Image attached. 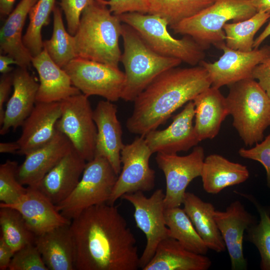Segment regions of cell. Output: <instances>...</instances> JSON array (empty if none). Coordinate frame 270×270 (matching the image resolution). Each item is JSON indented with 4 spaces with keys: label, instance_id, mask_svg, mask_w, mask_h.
Instances as JSON below:
<instances>
[{
    "label": "cell",
    "instance_id": "6da1fadb",
    "mask_svg": "<svg viewBox=\"0 0 270 270\" xmlns=\"http://www.w3.org/2000/svg\"><path fill=\"white\" fill-rule=\"evenodd\" d=\"M76 270H136V238L116 207L102 204L71 220Z\"/></svg>",
    "mask_w": 270,
    "mask_h": 270
},
{
    "label": "cell",
    "instance_id": "7a4b0ae2",
    "mask_svg": "<svg viewBox=\"0 0 270 270\" xmlns=\"http://www.w3.org/2000/svg\"><path fill=\"white\" fill-rule=\"evenodd\" d=\"M210 86L208 72L200 64L166 70L134 100L132 114L126 122L128 130L144 136Z\"/></svg>",
    "mask_w": 270,
    "mask_h": 270
},
{
    "label": "cell",
    "instance_id": "3957f363",
    "mask_svg": "<svg viewBox=\"0 0 270 270\" xmlns=\"http://www.w3.org/2000/svg\"><path fill=\"white\" fill-rule=\"evenodd\" d=\"M122 24L104 0H94L82 12L74 36L76 58L118 67Z\"/></svg>",
    "mask_w": 270,
    "mask_h": 270
},
{
    "label": "cell",
    "instance_id": "277c9868",
    "mask_svg": "<svg viewBox=\"0 0 270 270\" xmlns=\"http://www.w3.org/2000/svg\"><path fill=\"white\" fill-rule=\"evenodd\" d=\"M124 51L120 62L124 68L125 82L121 98L134 102L160 74L178 66L182 62L158 54L152 50L138 32L122 23Z\"/></svg>",
    "mask_w": 270,
    "mask_h": 270
},
{
    "label": "cell",
    "instance_id": "5b68a950",
    "mask_svg": "<svg viewBox=\"0 0 270 270\" xmlns=\"http://www.w3.org/2000/svg\"><path fill=\"white\" fill-rule=\"evenodd\" d=\"M228 86L226 98L234 127L246 146L260 142L270 126V97L254 78Z\"/></svg>",
    "mask_w": 270,
    "mask_h": 270
},
{
    "label": "cell",
    "instance_id": "8992f818",
    "mask_svg": "<svg viewBox=\"0 0 270 270\" xmlns=\"http://www.w3.org/2000/svg\"><path fill=\"white\" fill-rule=\"evenodd\" d=\"M256 12L250 0H216L198 14L170 28L175 34L192 37L206 50L224 42L226 24L244 20Z\"/></svg>",
    "mask_w": 270,
    "mask_h": 270
},
{
    "label": "cell",
    "instance_id": "52a82bcc",
    "mask_svg": "<svg viewBox=\"0 0 270 270\" xmlns=\"http://www.w3.org/2000/svg\"><path fill=\"white\" fill-rule=\"evenodd\" d=\"M134 28L148 45L162 56L176 58L191 66L198 65L206 56L205 49L188 36L174 38L168 30L167 22L150 14L127 12L117 16Z\"/></svg>",
    "mask_w": 270,
    "mask_h": 270
},
{
    "label": "cell",
    "instance_id": "ba28073f",
    "mask_svg": "<svg viewBox=\"0 0 270 270\" xmlns=\"http://www.w3.org/2000/svg\"><path fill=\"white\" fill-rule=\"evenodd\" d=\"M118 175L104 157L87 162L82 177L70 194L56 205L58 210L72 220L86 208L108 202Z\"/></svg>",
    "mask_w": 270,
    "mask_h": 270
},
{
    "label": "cell",
    "instance_id": "9c48e42d",
    "mask_svg": "<svg viewBox=\"0 0 270 270\" xmlns=\"http://www.w3.org/2000/svg\"><path fill=\"white\" fill-rule=\"evenodd\" d=\"M60 102L61 116L56 130L66 136L86 162L91 160L95 156L97 128L88 96L80 93Z\"/></svg>",
    "mask_w": 270,
    "mask_h": 270
},
{
    "label": "cell",
    "instance_id": "30bf717a",
    "mask_svg": "<svg viewBox=\"0 0 270 270\" xmlns=\"http://www.w3.org/2000/svg\"><path fill=\"white\" fill-rule=\"evenodd\" d=\"M62 68L72 84L88 96H98L112 102L121 98L125 74L119 67L76 58Z\"/></svg>",
    "mask_w": 270,
    "mask_h": 270
},
{
    "label": "cell",
    "instance_id": "8fae6325",
    "mask_svg": "<svg viewBox=\"0 0 270 270\" xmlns=\"http://www.w3.org/2000/svg\"><path fill=\"white\" fill-rule=\"evenodd\" d=\"M152 152L144 136H138L130 144H124L120 152L122 164L108 202L110 204L126 194L149 192L155 186V171L149 164Z\"/></svg>",
    "mask_w": 270,
    "mask_h": 270
},
{
    "label": "cell",
    "instance_id": "7c38bea8",
    "mask_svg": "<svg viewBox=\"0 0 270 270\" xmlns=\"http://www.w3.org/2000/svg\"><path fill=\"white\" fill-rule=\"evenodd\" d=\"M164 194L156 190L146 197L142 192L126 194L122 196L134 208V217L137 227L145 234L146 242L140 257V268L142 269L151 260L156 249L163 240L170 237L164 217Z\"/></svg>",
    "mask_w": 270,
    "mask_h": 270
},
{
    "label": "cell",
    "instance_id": "4fadbf2b",
    "mask_svg": "<svg viewBox=\"0 0 270 270\" xmlns=\"http://www.w3.org/2000/svg\"><path fill=\"white\" fill-rule=\"evenodd\" d=\"M204 158L203 148L198 146L184 156L157 153L156 160L166 178L165 208L182 204L188 185L194 178L200 176Z\"/></svg>",
    "mask_w": 270,
    "mask_h": 270
},
{
    "label": "cell",
    "instance_id": "5bb4252c",
    "mask_svg": "<svg viewBox=\"0 0 270 270\" xmlns=\"http://www.w3.org/2000/svg\"><path fill=\"white\" fill-rule=\"evenodd\" d=\"M222 50V55L214 62L202 61L200 65L208 72L212 86L220 88L238 81L252 78L254 68L270 58V46L242 52L228 47L225 42L216 46Z\"/></svg>",
    "mask_w": 270,
    "mask_h": 270
},
{
    "label": "cell",
    "instance_id": "9a60e30c",
    "mask_svg": "<svg viewBox=\"0 0 270 270\" xmlns=\"http://www.w3.org/2000/svg\"><path fill=\"white\" fill-rule=\"evenodd\" d=\"M194 118V104L191 100L174 117L168 128L156 129L146 134L144 138L152 154H176L197 146L200 141L193 124Z\"/></svg>",
    "mask_w": 270,
    "mask_h": 270
},
{
    "label": "cell",
    "instance_id": "2e32d148",
    "mask_svg": "<svg viewBox=\"0 0 270 270\" xmlns=\"http://www.w3.org/2000/svg\"><path fill=\"white\" fill-rule=\"evenodd\" d=\"M214 218L228 250L232 270H244L247 262L243 252L244 232L258 222L239 200L232 202L224 211L215 210Z\"/></svg>",
    "mask_w": 270,
    "mask_h": 270
},
{
    "label": "cell",
    "instance_id": "e0dca14e",
    "mask_svg": "<svg viewBox=\"0 0 270 270\" xmlns=\"http://www.w3.org/2000/svg\"><path fill=\"white\" fill-rule=\"evenodd\" d=\"M117 112L113 102L100 100L93 110V118L97 128L95 156L106 158L118 176L122 169L120 152L124 144Z\"/></svg>",
    "mask_w": 270,
    "mask_h": 270
},
{
    "label": "cell",
    "instance_id": "ac0fdd59",
    "mask_svg": "<svg viewBox=\"0 0 270 270\" xmlns=\"http://www.w3.org/2000/svg\"><path fill=\"white\" fill-rule=\"evenodd\" d=\"M60 116V102H36L21 126L22 134L16 140L20 146L17 154L26 156L50 140Z\"/></svg>",
    "mask_w": 270,
    "mask_h": 270
},
{
    "label": "cell",
    "instance_id": "d6986e66",
    "mask_svg": "<svg viewBox=\"0 0 270 270\" xmlns=\"http://www.w3.org/2000/svg\"><path fill=\"white\" fill-rule=\"evenodd\" d=\"M73 148L69 140L56 130L52 139L25 156L18 166V178L22 185L36 186L44 176Z\"/></svg>",
    "mask_w": 270,
    "mask_h": 270
},
{
    "label": "cell",
    "instance_id": "ffe728a7",
    "mask_svg": "<svg viewBox=\"0 0 270 270\" xmlns=\"http://www.w3.org/2000/svg\"><path fill=\"white\" fill-rule=\"evenodd\" d=\"M27 192L16 202L6 206L18 210L36 236L56 227L70 224L50 202L35 186H28Z\"/></svg>",
    "mask_w": 270,
    "mask_h": 270
},
{
    "label": "cell",
    "instance_id": "44dd1931",
    "mask_svg": "<svg viewBox=\"0 0 270 270\" xmlns=\"http://www.w3.org/2000/svg\"><path fill=\"white\" fill-rule=\"evenodd\" d=\"M86 164L73 148L35 187L56 205L66 199L76 186Z\"/></svg>",
    "mask_w": 270,
    "mask_h": 270
},
{
    "label": "cell",
    "instance_id": "7402d4cb",
    "mask_svg": "<svg viewBox=\"0 0 270 270\" xmlns=\"http://www.w3.org/2000/svg\"><path fill=\"white\" fill-rule=\"evenodd\" d=\"M13 92L8 100L0 134L4 135L10 128L15 130L21 126L36 102L39 86L28 68L18 67L12 72Z\"/></svg>",
    "mask_w": 270,
    "mask_h": 270
},
{
    "label": "cell",
    "instance_id": "603a6c76",
    "mask_svg": "<svg viewBox=\"0 0 270 270\" xmlns=\"http://www.w3.org/2000/svg\"><path fill=\"white\" fill-rule=\"evenodd\" d=\"M32 64L40 78L36 102H60L82 93L72 84L66 72L52 60L44 48L32 58Z\"/></svg>",
    "mask_w": 270,
    "mask_h": 270
},
{
    "label": "cell",
    "instance_id": "cb8c5ba5",
    "mask_svg": "<svg viewBox=\"0 0 270 270\" xmlns=\"http://www.w3.org/2000/svg\"><path fill=\"white\" fill-rule=\"evenodd\" d=\"M192 101L194 104V128L198 140L214 138L218 134L223 121L230 115L226 97L220 88L210 86Z\"/></svg>",
    "mask_w": 270,
    "mask_h": 270
},
{
    "label": "cell",
    "instance_id": "d4e9b609",
    "mask_svg": "<svg viewBox=\"0 0 270 270\" xmlns=\"http://www.w3.org/2000/svg\"><path fill=\"white\" fill-rule=\"evenodd\" d=\"M34 244L48 270H76L75 247L70 224L37 236Z\"/></svg>",
    "mask_w": 270,
    "mask_h": 270
},
{
    "label": "cell",
    "instance_id": "484cf974",
    "mask_svg": "<svg viewBox=\"0 0 270 270\" xmlns=\"http://www.w3.org/2000/svg\"><path fill=\"white\" fill-rule=\"evenodd\" d=\"M38 0H21L8 15L0 30V53L9 56L18 67L28 68L32 56L25 47L22 32L30 11Z\"/></svg>",
    "mask_w": 270,
    "mask_h": 270
},
{
    "label": "cell",
    "instance_id": "4316f807",
    "mask_svg": "<svg viewBox=\"0 0 270 270\" xmlns=\"http://www.w3.org/2000/svg\"><path fill=\"white\" fill-rule=\"evenodd\" d=\"M211 265V260L205 255L190 252L168 237L160 242L153 257L142 270H207Z\"/></svg>",
    "mask_w": 270,
    "mask_h": 270
},
{
    "label": "cell",
    "instance_id": "83f0119b",
    "mask_svg": "<svg viewBox=\"0 0 270 270\" xmlns=\"http://www.w3.org/2000/svg\"><path fill=\"white\" fill-rule=\"evenodd\" d=\"M249 176L246 166L230 162L220 154H212L204 158L200 177L204 190L216 194L228 186L244 182Z\"/></svg>",
    "mask_w": 270,
    "mask_h": 270
},
{
    "label": "cell",
    "instance_id": "f1b7e54d",
    "mask_svg": "<svg viewBox=\"0 0 270 270\" xmlns=\"http://www.w3.org/2000/svg\"><path fill=\"white\" fill-rule=\"evenodd\" d=\"M182 204L184 210L208 249L216 252H224L226 246L214 218L216 210L212 204L190 192H186Z\"/></svg>",
    "mask_w": 270,
    "mask_h": 270
},
{
    "label": "cell",
    "instance_id": "f546056e",
    "mask_svg": "<svg viewBox=\"0 0 270 270\" xmlns=\"http://www.w3.org/2000/svg\"><path fill=\"white\" fill-rule=\"evenodd\" d=\"M164 217L170 237L178 240L190 252L202 255L207 254L208 248L184 208L180 206L166 208Z\"/></svg>",
    "mask_w": 270,
    "mask_h": 270
},
{
    "label": "cell",
    "instance_id": "4dcf8cb0",
    "mask_svg": "<svg viewBox=\"0 0 270 270\" xmlns=\"http://www.w3.org/2000/svg\"><path fill=\"white\" fill-rule=\"evenodd\" d=\"M52 14V36L43 42L44 48L56 64L64 68L76 58L74 36L65 28L60 8L56 6Z\"/></svg>",
    "mask_w": 270,
    "mask_h": 270
},
{
    "label": "cell",
    "instance_id": "1f68e13d",
    "mask_svg": "<svg viewBox=\"0 0 270 270\" xmlns=\"http://www.w3.org/2000/svg\"><path fill=\"white\" fill-rule=\"evenodd\" d=\"M270 18L269 13L257 12L244 20L226 24L223 29L226 46L235 50L251 51L256 33Z\"/></svg>",
    "mask_w": 270,
    "mask_h": 270
},
{
    "label": "cell",
    "instance_id": "d6a6232c",
    "mask_svg": "<svg viewBox=\"0 0 270 270\" xmlns=\"http://www.w3.org/2000/svg\"><path fill=\"white\" fill-rule=\"evenodd\" d=\"M216 0H148V14L164 19L171 26L198 14Z\"/></svg>",
    "mask_w": 270,
    "mask_h": 270
},
{
    "label": "cell",
    "instance_id": "836d02e7",
    "mask_svg": "<svg viewBox=\"0 0 270 270\" xmlns=\"http://www.w3.org/2000/svg\"><path fill=\"white\" fill-rule=\"evenodd\" d=\"M1 236L14 252L35 243L36 236L31 231L21 214L16 210L0 206Z\"/></svg>",
    "mask_w": 270,
    "mask_h": 270
},
{
    "label": "cell",
    "instance_id": "e575fe53",
    "mask_svg": "<svg viewBox=\"0 0 270 270\" xmlns=\"http://www.w3.org/2000/svg\"><path fill=\"white\" fill-rule=\"evenodd\" d=\"M56 1L38 0L30 11V22L22 41L32 57L38 54L44 49L42 30L50 22V16L56 6Z\"/></svg>",
    "mask_w": 270,
    "mask_h": 270
},
{
    "label": "cell",
    "instance_id": "d590c367",
    "mask_svg": "<svg viewBox=\"0 0 270 270\" xmlns=\"http://www.w3.org/2000/svg\"><path fill=\"white\" fill-rule=\"evenodd\" d=\"M260 215L258 222L248 228L247 240L257 248L260 256V268L270 270V208L254 201Z\"/></svg>",
    "mask_w": 270,
    "mask_h": 270
},
{
    "label": "cell",
    "instance_id": "8d00e7d4",
    "mask_svg": "<svg viewBox=\"0 0 270 270\" xmlns=\"http://www.w3.org/2000/svg\"><path fill=\"white\" fill-rule=\"evenodd\" d=\"M18 163L8 160L0 165V204L10 205L16 202L27 192V188L18 181Z\"/></svg>",
    "mask_w": 270,
    "mask_h": 270
},
{
    "label": "cell",
    "instance_id": "74e56055",
    "mask_svg": "<svg viewBox=\"0 0 270 270\" xmlns=\"http://www.w3.org/2000/svg\"><path fill=\"white\" fill-rule=\"evenodd\" d=\"M10 270H48L34 244H28L16 251Z\"/></svg>",
    "mask_w": 270,
    "mask_h": 270
},
{
    "label": "cell",
    "instance_id": "f35d334b",
    "mask_svg": "<svg viewBox=\"0 0 270 270\" xmlns=\"http://www.w3.org/2000/svg\"><path fill=\"white\" fill-rule=\"evenodd\" d=\"M238 152L241 157L257 161L263 166L266 171L267 186L270 190V134L254 146L240 148Z\"/></svg>",
    "mask_w": 270,
    "mask_h": 270
},
{
    "label": "cell",
    "instance_id": "ab89813d",
    "mask_svg": "<svg viewBox=\"0 0 270 270\" xmlns=\"http://www.w3.org/2000/svg\"><path fill=\"white\" fill-rule=\"evenodd\" d=\"M94 0H60V6L64 12L67 30L72 36L76 32L84 10Z\"/></svg>",
    "mask_w": 270,
    "mask_h": 270
},
{
    "label": "cell",
    "instance_id": "60d3db41",
    "mask_svg": "<svg viewBox=\"0 0 270 270\" xmlns=\"http://www.w3.org/2000/svg\"><path fill=\"white\" fill-rule=\"evenodd\" d=\"M104 2L116 16L132 12H148V0H104Z\"/></svg>",
    "mask_w": 270,
    "mask_h": 270
},
{
    "label": "cell",
    "instance_id": "b9f144b4",
    "mask_svg": "<svg viewBox=\"0 0 270 270\" xmlns=\"http://www.w3.org/2000/svg\"><path fill=\"white\" fill-rule=\"evenodd\" d=\"M252 78L256 80L270 97V58L254 68Z\"/></svg>",
    "mask_w": 270,
    "mask_h": 270
},
{
    "label": "cell",
    "instance_id": "7bdbcfd3",
    "mask_svg": "<svg viewBox=\"0 0 270 270\" xmlns=\"http://www.w3.org/2000/svg\"><path fill=\"white\" fill-rule=\"evenodd\" d=\"M12 86V72L2 74L0 78V126H2L4 118V104L8 100V97Z\"/></svg>",
    "mask_w": 270,
    "mask_h": 270
},
{
    "label": "cell",
    "instance_id": "ee69618b",
    "mask_svg": "<svg viewBox=\"0 0 270 270\" xmlns=\"http://www.w3.org/2000/svg\"><path fill=\"white\" fill-rule=\"evenodd\" d=\"M14 252L10 246L0 236V270L8 269Z\"/></svg>",
    "mask_w": 270,
    "mask_h": 270
},
{
    "label": "cell",
    "instance_id": "f6af8a7d",
    "mask_svg": "<svg viewBox=\"0 0 270 270\" xmlns=\"http://www.w3.org/2000/svg\"><path fill=\"white\" fill-rule=\"evenodd\" d=\"M12 64L17 65V62L14 58L9 56L0 54V72L2 74L12 72L13 68L9 66Z\"/></svg>",
    "mask_w": 270,
    "mask_h": 270
},
{
    "label": "cell",
    "instance_id": "bcb514c9",
    "mask_svg": "<svg viewBox=\"0 0 270 270\" xmlns=\"http://www.w3.org/2000/svg\"><path fill=\"white\" fill-rule=\"evenodd\" d=\"M20 148V146L17 141L0 143V153L17 154Z\"/></svg>",
    "mask_w": 270,
    "mask_h": 270
},
{
    "label": "cell",
    "instance_id": "7dc6e473",
    "mask_svg": "<svg viewBox=\"0 0 270 270\" xmlns=\"http://www.w3.org/2000/svg\"><path fill=\"white\" fill-rule=\"evenodd\" d=\"M257 12L270 14V0H250Z\"/></svg>",
    "mask_w": 270,
    "mask_h": 270
},
{
    "label": "cell",
    "instance_id": "c3c4849f",
    "mask_svg": "<svg viewBox=\"0 0 270 270\" xmlns=\"http://www.w3.org/2000/svg\"><path fill=\"white\" fill-rule=\"evenodd\" d=\"M16 0H0V14L2 16H8L12 10Z\"/></svg>",
    "mask_w": 270,
    "mask_h": 270
},
{
    "label": "cell",
    "instance_id": "681fc988",
    "mask_svg": "<svg viewBox=\"0 0 270 270\" xmlns=\"http://www.w3.org/2000/svg\"><path fill=\"white\" fill-rule=\"evenodd\" d=\"M270 36V21L264 30L254 40V48H259L263 42Z\"/></svg>",
    "mask_w": 270,
    "mask_h": 270
}]
</instances>
